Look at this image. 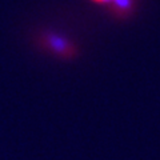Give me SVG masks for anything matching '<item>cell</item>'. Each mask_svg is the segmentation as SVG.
I'll list each match as a JSON object with an SVG mask.
<instances>
[{"label": "cell", "instance_id": "3957f363", "mask_svg": "<svg viewBox=\"0 0 160 160\" xmlns=\"http://www.w3.org/2000/svg\"><path fill=\"white\" fill-rule=\"evenodd\" d=\"M92 2L98 3V4H106V3H111V2H113V0H92Z\"/></svg>", "mask_w": 160, "mask_h": 160}, {"label": "cell", "instance_id": "6da1fadb", "mask_svg": "<svg viewBox=\"0 0 160 160\" xmlns=\"http://www.w3.org/2000/svg\"><path fill=\"white\" fill-rule=\"evenodd\" d=\"M42 44L51 52L63 59L73 58L78 52L76 47L72 43H69L67 39L59 36L56 33H44L42 38Z\"/></svg>", "mask_w": 160, "mask_h": 160}, {"label": "cell", "instance_id": "7a4b0ae2", "mask_svg": "<svg viewBox=\"0 0 160 160\" xmlns=\"http://www.w3.org/2000/svg\"><path fill=\"white\" fill-rule=\"evenodd\" d=\"M133 0H113L111 2V8L116 16L124 18L132 11Z\"/></svg>", "mask_w": 160, "mask_h": 160}]
</instances>
